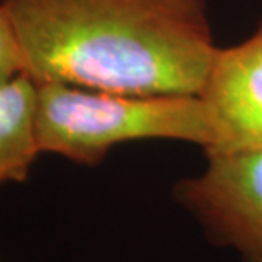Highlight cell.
<instances>
[{
  "mask_svg": "<svg viewBox=\"0 0 262 262\" xmlns=\"http://www.w3.org/2000/svg\"><path fill=\"white\" fill-rule=\"evenodd\" d=\"M36 81L19 75L0 86V186L22 183L41 149L36 134Z\"/></svg>",
  "mask_w": 262,
  "mask_h": 262,
  "instance_id": "5",
  "label": "cell"
},
{
  "mask_svg": "<svg viewBox=\"0 0 262 262\" xmlns=\"http://www.w3.org/2000/svg\"><path fill=\"white\" fill-rule=\"evenodd\" d=\"M200 97L213 125L206 156L262 147V26L247 41L216 49Z\"/></svg>",
  "mask_w": 262,
  "mask_h": 262,
  "instance_id": "4",
  "label": "cell"
},
{
  "mask_svg": "<svg viewBox=\"0 0 262 262\" xmlns=\"http://www.w3.org/2000/svg\"><path fill=\"white\" fill-rule=\"evenodd\" d=\"M41 152L97 166L122 142L172 139L213 144L210 112L200 95H125L56 81L36 83Z\"/></svg>",
  "mask_w": 262,
  "mask_h": 262,
  "instance_id": "2",
  "label": "cell"
},
{
  "mask_svg": "<svg viewBox=\"0 0 262 262\" xmlns=\"http://www.w3.org/2000/svg\"><path fill=\"white\" fill-rule=\"evenodd\" d=\"M206 158L202 174L176 185V202L213 244L237 250L242 262H262V147Z\"/></svg>",
  "mask_w": 262,
  "mask_h": 262,
  "instance_id": "3",
  "label": "cell"
},
{
  "mask_svg": "<svg viewBox=\"0 0 262 262\" xmlns=\"http://www.w3.org/2000/svg\"><path fill=\"white\" fill-rule=\"evenodd\" d=\"M24 73V61L17 34L7 10L0 5V86Z\"/></svg>",
  "mask_w": 262,
  "mask_h": 262,
  "instance_id": "6",
  "label": "cell"
},
{
  "mask_svg": "<svg viewBox=\"0 0 262 262\" xmlns=\"http://www.w3.org/2000/svg\"><path fill=\"white\" fill-rule=\"evenodd\" d=\"M24 75L125 95H200L216 53L205 0H0Z\"/></svg>",
  "mask_w": 262,
  "mask_h": 262,
  "instance_id": "1",
  "label": "cell"
}]
</instances>
